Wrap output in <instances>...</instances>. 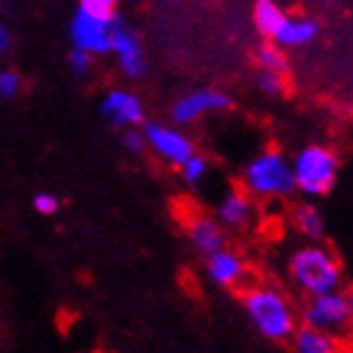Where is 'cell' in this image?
I'll return each instance as SVG.
<instances>
[{"label":"cell","mask_w":353,"mask_h":353,"mask_svg":"<svg viewBox=\"0 0 353 353\" xmlns=\"http://www.w3.org/2000/svg\"><path fill=\"white\" fill-rule=\"evenodd\" d=\"M290 278L310 295L339 290L343 272L339 260L325 248H303L290 260Z\"/></svg>","instance_id":"6da1fadb"},{"label":"cell","mask_w":353,"mask_h":353,"mask_svg":"<svg viewBox=\"0 0 353 353\" xmlns=\"http://www.w3.org/2000/svg\"><path fill=\"white\" fill-rule=\"evenodd\" d=\"M245 310L250 321L255 323L265 339L270 341H285L293 336L295 318L293 310L288 305V301L275 290L268 288H255L245 295Z\"/></svg>","instance_id":"7a4b0ae2"},{"label":"cell","mask_w":353,"mask_h":353,"mask_svg":"<svg viewBox=\"0 0 353 353\" xmlns=\"http://www.w3.org/2000/svg\"><path fill=\"white\" fill-rule=\"evenodd\" d=\"M293 167V179L295 190H303L310 197H323L333 190L336 176H339V157L336 152H331L328 147H305L298 154Z\"/></svg>","instance_id":"3957f363"},{"label":"cell","mask_w":353,"mask_h":353,"mask_svg":"<svg viewBox=\"0 0 353 353\" xmlns=\"http://www.w3.org/2000/svg\"><path fill=\"white\" fill-rule=\"evenodd\" d=\"M245 187L260 197H285L295 190L293 167L280 152L270 149L245 167Z\"/></svg>","instance_id":"277c9868"},{"label":"cell","mask_w":353,"mask_h":353,"mask_svg":"<svg viewBox=\"0 0 353 353\" xmlns=\"http://www.w3.org/2000/svg\"><path fill=\"white\" fill-rule=\"evenodd\" d=\"M353 316L351 295L328 290V293L313 295L310 305L305 308V325L321 328L325 333H341L348 331Z\"/></svg>","instance_id":"5b68a950"},{"label":"cell","mask_w":353,"mask_h":353,"mask_svg":"<svg viewBox=\"0 0 353 353\" xmlns=\"http://www.w3.org/2000/svg\"><path fill=\"white\" fill-rule=\"evenodd\" d=\"M111 23L114 21L96 18V15L86 13V10L79 8V13H76L74 21H71V38H74V46L81 48V51L91 53V56L111 51Z\"/></svg>","instance_id":"8992f818"},{"label":"cell","mask_w":353,"mask_h":353,"mask_svg":"<svg viewBox=\"0 0 353 353\" xmlns=\"http://www.w3.org/2000/svg\"><path fill=\"white\" fill-rule=\"evenodd\" d=\"M232 106V99L228 94H220L214 88H205V91H194V94L179 99L172 111L176 124H192L197 121L202 114H210V111H222Z\"/></svg>","instance_id":"52a82bcc"},{"label":"cell","mask_w":353,"mask_h":353,"mask_svg":"<svg viewBox=\"0 0 353 353\" xmlns=\"http://www.w3.org/2000/svg\"><path fill=\"white\" fill-rule=\"evenodd\" d=\"M111 51L119 56V63H121L126 76H132V79L144 76L147 66H144V53H141L139 38L126 26H119L117 21L111 23Z\"/></svg>","instance_id":"ba28073f"},{"label":"cell","mask_w":353,"mask_h":353,"mask_svg":"<svg viewBox=\"0 0 353 353\" xmlns=\"http://www.w3.org/2000/svg\"><path fill=\"white\" fill-rule=\"evenodd\" d=\"M144 141H149L152 147L157 149V154L164 157L167 162L179 164L192 154V141L187 137H182L179 132L170 129V126L162 124H147L144 129Z\"/></svg>","instance_id":"9c48e42d"},{"label":"cell","mask_w":353,"mask_h":353,"mask_svg":"<svg viewBox=\"0 0 353 353\" xmlns=\"http://www.w3.org/2000/svg\"><path fill=\"white\" fill-rule=\"evenodd\" d=\"M101 114L109 117L117 126L141 124L144 121V106L129 91H111L101 101Z\"/></svg>","instance_id":"30bf717a"},{"label":"cell","mask_w":353,"mask_h":353,"mask_svg":"<svg viewBox=\"0 0 353 353\" xmlns=\"http://www.w3.org/2000/svg\"><path fill=\"white\" fill-rule=\"evenodd\" d=\"M243 272H245V263L240 260V255H235L232 250L220 248V250L210 252L207 275H210L212 283H217V285H222V288H230L243 278Z\"/></svg>","instance_id":"8fae6325"},{"label":"cell","mask_w":353,"mask_h":353,"mask_svg":"<svg viewBox=\"0 0 353 353\" xmlns=\"http://www.w3.org/2000/svg\"><path fill=\"white\" fill-rule=\"evenodd\" d=\"M318 33H321V26L310 18H285L283 26L275 30L272 41L278 46H285V48H298V46L313 43Z\"/></svg>","instance_id":"7c38bea8"},{"label":"cell","mask_w":353,"mask_h":353,"mask_svg":"<svg viewBox=\"0 0 353 353\" xmlns=\"http://www.w3.org/2000/svg\"><path fill=\"white\" fill-rule=\"evenodd\" d=\"M190 240H192V245H194L199 252H205V255L225 248V235H222L220 225L214 220H207V217H199V220L192 222Z\"/></svg>","instance_id":"4fadbf2b"},{"label":"cell","mask_w":353,"mask_h":353,"mask_svg":"<svg viewBox=\"0 0 353 353\" xmlns=\"http://www.w3.org/2000/svg\"><path fill=\"white\" fill-rule=\"evenodd\" d=\"M293 341H295V351L298 353H333L336 346H339V343L333 341L331 333L321 331V328H313V325L298 328Z\"/></svg>","instance_id":"5bb4252c"},{"label":"cell","mask_w":353,"mask_h":353,"mask_svg":"<svg viewBox=\"0 0 353 353\" xmlns=\"http://www.w3.org/2000/svg\"><path fill=\"white\" fill-rule=\"evenodd\" d=\"M252 217V205L250 199L245 197L243 192H230L228 197L222 199L220 205V220L232 228H245Z\"/></svg>","instance_id":"9a60e30c"},{"label":"cell","mask_w":353,"mask_h":353,"mask_svg":"<svg viewBox=\"0 0 353 353\" xmlns=\"http://www.w3.org/2000/svg\"><path fill=\"white\" fill-rule=\"evenodd\" d=\"M285 18L288 15L283 13V8L275 0H258L255 3V26H258V30L265 38L275 36V30L283 26Z\"/></svg>","instance_id":"2e32d148"},{"label":"cell","mask_w":353,"mask_h":353,"mask_svg":"<svg viewBox=\"0 0 353 353\" xmlns=\"http://www.w3.org/2000/svg\"><path fill=\"white\" fill-rule=\"evenodd\" d=\"M293 222L295 228L301 230L305 237H310V240H318V237L323 235V214H321V210L316 205H310V202H303V205L295 207Z\"/></svg>","instance_id":"e0dca14e"},{"label":"cell","mask_w":353,"mask_h":353,"mask_svg":"<svg viewBox=\"0 0 353 353\" xmlns=\"http://www.w3.org/2000/svg\"><path fill=\"white\" fill-rule=\"evenodd\" d=\"M258 63H260V68H270V71H278V74H285L288 71V56L278 43L260 46Z\"/></svg>","instance_id":"ac0fdd59"},{"label":"cell","mask_w":353,"mask_h":353,"mask_svg":"<svg viewBox=\"0 0 353 353\" xmlns=\"http://www.w3.org/2000/svg\"><path fill=\"white\" fill-rule=\"evenodd\" d=\"M179 172H182V179L187 184H197L199 179L205 176V172H207L205 157H197L194 152H192V154L187 157L182 164H179Z\"/></svg>","instance_id":"d6986e66"},{"label":"cell","mask_w":353,"mask_h":353,"mask_svg":"<svg viewBox=\"0 0 353 353\" xmlns=\"http://www.w3.org/2000/svg\"><path fill=\"white\" fill-rule=\"evenodd\" d=\"M258 83L268 96H280L285 91V79L278 71H270V68H260Z\"/></svg>","instance_id":"ffe728a7"},{"label":"cell","mask_w":353,"mask_h":353,"mask_svg":"<svg viewBox=\"0 0 353 353\" xmlns=\"http://www.w3.org/2000/svg\"><path fill=\"white\" fill-rule=\"evenodd\" d=\"M81 10L103 18V21H114L117 15V0H81Z\"/></svg>","instance_id":"44dd1931"},{"label":"cell","mask_w":353,"mask_h":353,"mask_svg":"<svg viewBox=\"0 0 353 353\" xmlns=\"http://www.w3.org/2000/svg\"><path fill=\"white\" fill-rule=\"evenodd\" d=\"M21 91V76L15 71H0V99H13Z\"/></svg>","instance_id":"7402d4cb"},{"label":"cell","mask_w":353,"mask_h":353,"mask_svg":"<svg viewBox=\"0 0 353 353\" xmlns=\"http://www.w3.org/2000/svg\"><path fill=\"white\" fill-rule=\"evenodd\" d=\"M33 207H36L41 214H56L59 212V197L56 194H48V192H43V194H36V199H33Z\"/></svg>","instance_id":"603a6c76"},{"label":"cell","mask_w":353,"mask_h":353,"mask_svg":"<svg viewBox=\"0 0 353 353\" xmlns=\"http://www.w3.org/2000/svg\"><path fill=\"white\" fill-rule=\"evenodd\" d=\"M68 63H71V68H74V74L83 76L88 71V66H91V53L81 51V48H74L71 56H68Z\"/></svg>","instance_id":"cb8c5ba5"},{"label":"cell","mask_w":353,"mask_h":353,"mask_svg":"<svg viewBox=\"0 0 353 353\" xmlns=\"http://www.w3.org/2000/svg\"><path fill=\"white\" fill-rule=\"evenodd\" d=\"M124 144L129 152H141L144 149V134L139 132H126L124 134Z\"/></svg>","instance_id":"d4e9b609"},{"label":"cell","mask_w":353,"mask_h":353,"mask_svg":"<svg viewBox=\"0 0 353 353\" xmlns=\"http://www.w3.org/2000/svg\"><path fill=\"white\" fill-rule=\"evenodd\" d=\"M8 46H10V36H8V28L3 26V21H0V56L8 51Z\"/></svg>","instance_id":"484cf974"}]
</instances>
